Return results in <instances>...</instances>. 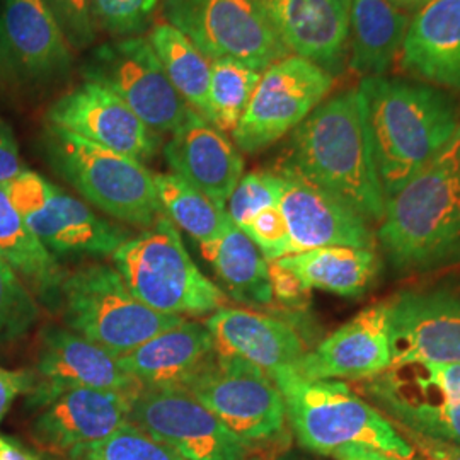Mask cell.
I'll return each instance as SVG.
<instances>
[{
  "label": "cell",
  "instance_id": "1",
  "mask_svg": "<svg viewBox=\"0 0 460 460\" xmlns=\"http://www.w3.org/2000/svg\"><path fill=\"white\" fill-rule=\"evenodd\" d=\"M384 197L433 163L460 127L456 99L427 83L367 77L358 85Z\"/></svg>",
  "mask_w": 460,
  "mask_h": 460
},
{
  "label": "cell",
  "instance_id": "2",
  "mask_svg": "<svg viewBox=\"0 0 460 460\" xmlns=\"http://www.w3.org/2000/svg\"><path fill=\"white\" fill-rule=\"evenodd\" d=\"M380 224L385 197L378 180L358 87L324 99L290 135L281 164Z\"/></svg>",
  "mask_w": 460,
  "mask_h": 460
},
{
  "label": "cell",
  "instance_id": "3",
  "mask_svg": "<svg viewBox=\"0 0 460 460\" xmlns=\"http://www.w3.org/2000/svg\"><path fill=\"white\" fill-rule=\"evenodd\" d=\"M376 237L397 271L460 263V127L433 163L385 199Z\"/></svg>",
  "mask_w": 460,
  "mask_h": 460
},
{
  "label": "cell",
  "instance_id": "4",
  "mask_svg": "<svg viewBox=\"0 0 460 460\" xmlns=\"http://www.w3.org/2000/svg\"><path fill=\"white\" fill-rule=\"evenodd\" d=\"M283 395L287 421L304 448L332 456L348 444H363L397 460H414L416 450L385 418L343 380H313L296 370L271 376Z\"/></svg>",
  "mask_w": 460,
  "mask_h": 460
},
{
  "label": "cell",
  "instance_id": "5",
  "mask_svg": "<svg viewBox=\"0 0 460 460\" xmlns=\"http://www.w3.org/2000/svg\"><path fill=\"white\" fill-rule=\"evenodd\" d=\"M111 256L133 296L155 313L182 317L226 307L227 296L199 271L165 215L140 235L128 237Z\"/></svg>",
  "mask_w": 460,
  "mask_h": 460
},
{
  "label": "cell",
  "instance_id": "6",
  "mask_svg": "<svg viewBox=\"0 0 460 460\" xmlns=\"http://www.w3.org/2000/svg\"><path fill=\"white\" fill-rule=\"evenodd\" d=\"M45 142L57 172L101 212L140 229L164 217L154 174L140 161L49 123Z\"/></svg>",
  "mask_w": 460,
  "mask_h": 460
},
{
  "label": "cell",
  "instance_id": "7",
  "mask_svg": "<svg viewBox=\"0 0 460 460\" xmlns=\"http://www.w3.org/2000/svg\"><path fill=\"white\" fill-rule=\"evenodd\" d=\"M60 300L66 328L118 358L184 321L148 309L110 264H87L66 275Z\"/></svg>",
  "mask_w": 460,
  "mask_h": 460
},
{
  "label": "cell",
  "instance_id": "8",
  "mask_svg": "<svg viewBox=\"0 0 460 460\" xmlns=\"http://www.w3.org/2000/svg\"><path fill=\"white\" fill-rule=\"evenodd\" d=\"M357 389L395 428L460 445V363H397Z\"/></svg>",
  "mask_w": 460,
  "mask_h": 460
},
{
  "label": "cell",
  "instance_id": "9",
  "mask_svg": "<svg viewBox=\"0 0 460 460\" xmlns=\"http://www.w3.org/2000/svg\"><path fill=\"white\" fill-rule=\"evenodd\" d=\"M164 17L210 62L232 58L266 70L290 55L256 0H165Z\"/></svg>",
  "mask_w": 460,
  "mask_h": 460
},
{
  "label": "cell",
  "instance_id": "10",
  "mask_svg": "<svg viewBox=\"0 0 460 460\" xmlns=\"http://www.w3.org/2000/svg\"><path fill=\"white\" fill-rule=\"evenodd\" d=\"M184 389L249 447L285 437L287 412L279 385L244 358L217 353Z\"/></svg>",
  "mask_w": 460,
  "mask_h": 460
},
{
  "label": "cell",
  "instance_id": "11",
  "mask_svg": "<svg viewBox=\"0 0 460 460\" xmlns=\"http://www.w3.org/2000/svg\"><path fill=\"white\" fill-rule=\"evenodd\" d=\"M19 214L55 258L111 256L128 232L94 214L34 171L24 169L5 186Z\"/></svg>",
  "mask_w": 460,
  "mask_h": 460
},
{
  "label": "cell",
  "instance_id": "12",
  "mask_svg": "<svg viewBox=\"0 0 460 460\" xmlns=\"http://www.w3.org/2000/svg\"><path fill=\"white\" fill-rule=\"evenodd\" d=\"M83 75L123 99L155 133L174 132L191 110L144 38L130 36L99 45L84 64Z\"/></svg>",
  "mask_w": 460,
  "mask_h": 460
},
{
  "label": "cell",
  "instance_id": "13",
  "mask_svg": "<svg viewBox=\"0 0 460 460\" xmlns=\"http://www.w3.org/2000/svg\"><path fill=\"white\" fill-rule=\"evenodd\" d=\"M332 87L334 75L296 55L268 66L232 132L234 146L244 154L271 147L328 99Z\"/></svg>",
  "mask_w": 460,
  "mask_h": 460
},
{
  "label": "cell",
  "instance_id": "14",
  "mask_svg": "<svg viewBox=\"0 0 460 460\" xmlns=\"http://www.w3.org/2000/svg\"><path fill=\"white\" fill-rule=\"evenodd\" d=\"M128 421L186 460H244L251 448L184 387H140Z\"/></svg>",
  "mask_w": 460,
  "mask_h": 460
},
{
  "label": "cell",
  "instance_id": "15",
  "mask_svg": "<svg viewBox=\"0 0 460 460\" xmlns=\"http://www.w3.org/2000/svg\"><path fill=\"white\" fill-rule=\"evenodd\" d=\"M33 385L28 393L36 408L74 389L137 393L140 384L125 372L119 358L68 328L49 326L40 340Z\"/></svg>",
  "mask_w": 460,
  "mask_h": 460
},
{
  "label": "cell",
  "instance_id": "16",
  "mask_svg": "<svg viewBox=\"0 0 460 460\" xmlns=\"http://www.w3.org/2000/svg\"><path fill=\"white\" fill-rule=\"evenodd\" d=\"M47 119L49 125L140 163L152 159L161 147L159 133L150 130L123 99L91 81L57 99Z\"/></svg>",
  "mask_w": 460,
  "mask_h": 460
},
{
  "label": "cell",
  "instance_id": "17",
  "mask_svg": "<svg viewBox=\"0 0 460 460\" xmlns=\"http://www.w3.org/2000/svg\"><path fill=\"white\" fill-rule=\"evenodd\" d=\"M387 302L393 365L460 363L459 290H404Z\"/></svg>",
  "mask_w": 460,
  "mask_h": 460
},
{
  "label": "cell",
  "instance_id": "18",
  "mask_svg": "<svg viewBox=\"0 0 460 460\" xmlns=\"http://www.w3.org/2000/svg\"><path fill=\"white\" fill-rule=\"evenodd\" d=\"M277 171L283 180L279 208L288 226L294 254L317 247H377L372 224L345 201L283 165Z\"/></svg>",
  "mask_w": 460,
  "mask_h": 460
},
{
  "label": "cell",
  "instance_id": "19",
  "mask_svg": "<svg viewBox=\"0 0 460 460\" xmlns=\"http://www.w3.org/2000/svg\"><path fill=\"white\" fill-rule=\"evenodd\" d=\"M391 367L389 302H378L307 349L296 372L313 380L363 382Z\"/></svg>",
  "mask_w": 460,
  "mask_h": 460
},
{
  "label": "cell",
  "instance_id": "20",
  "mask_svg": "<svg viewBox=\"0 0 460 460\" xmlns=\"http://www.w3.org/2000/svg\"><path fill=\"white\" fill-rule=\"evenodd\" d=\"M288 51L331 75L345 68L349 0H256Z\"/></svg>",
  "mask_w": 460,
  "mask_h": 460
},
{
  "label": "cell",
  "instance_id": "21",
  "mask_svg": "<svg viewBox=\"0 0 460 460\" xmlns=\"http://www.w3.org/2000/svg\"><path fill=\"white\" fill-rule=\"evenodd\" d=\"M137 393L104 389L64 393L43 406L34 421V438L55 454H70L84 445L101 442L128 421Z\"/></svg>",
  "mask_w": 460,
  "mask_h": 460
},
{
  "label": "cell",
  "instance_id": "22",
  "mask_svg": "<svg viewBox=\"0 0 460 460\" xmlns=\"http://www.w3.org/2000/svg\"><path fill=\"white\" fill-rule=\"evenodd\" d=\"M72 51L45 0H5L0 16V57L21 77L49 83L68 74Z\"/></svg>",
  "mask_w": 460,
  "mask_h": 460
},
{
  "label": "cell",
  "instance_id": "23",
  "mask_svg": "<svg viewBox=\"0 0 460 460\" xmlns=\"http://www.w3.org/2000/svg\"><path fill=\"white\" fill-rule=\"evenodd\" d=\"M164 157L174 174L222 207L244 174L239 148L195 110L172 132Z\"/></svg>",
  "mask_w": 460,
  "mask_h": 460
},
{
  "label": "cell",
  "instance_id": "24",
  "mask_svg": "<svg viewBox=\"0 0 460 460\" xmlns=\"http://www.w3.org/2000/svg\"><path fill=\"white\" fill-rule=\"evenodd\" d=\"M203 324L214 338L217 353L244 358L270 377L281 370H296L307 353L296 329L268 314L226 305Z\"/></svg>",
  "mask_w": 460,
  "mask_h": 460
},
{
  "label": "cell",
  "instance_id": "25",
  "mask_svg": "<svg viewBox=\"0 0 460 460\" xmlns=\"http://www.w3.org/2000/svg\"><path fill=\"white\" fill-rule=\"evenodd\" d=\"M399 57L412 77L460 93V0H429L420 7Z\"/></svg>",
  "mask_w": 460,
  "mask_h": 460
},
{
  "label": "cell",
  "instance_id": "26",
  "mask_svg": "<svg viewBox=\"0 0 460 460\" xmlns=\"http://www.w3.org/2000/svg\"><path fill=\"white\" fill-rule=\"evenodd\" d=\"M215 355L207 326L184 319L119 357V363L142 387H186Z\"/></svg>",
  "mask_w": 460,
  "mask_h": 460
},
{
  "label": "cell",
  "instance_id": "27",
  "mask_svg": "<svg viewBox=\"0 0 460 460\" xmlns=\"http://www.w3.org/2000/svg\"><path fill=\"white\" fill-rule=\"evenodd\" d=\"M410 17L391 0H349V68L380 77L394 64Z\"/></svg>",
  "mask_w": 460,
  "mask_h": 460
},
{
  "label": "cell",
  "instance_id": "28",
  "mask_svg": "<svg viewBox=\"0 0 460 460\" xmlns=\"http://www.w3.org/2000/svg\"><path fill=\"white\" fill-rule=\"evenodd\" d=\"M275 261L292 270L309 290L341 296L367 294L380 270L377 251L362 247H317Z\"/></svg>",
  "mask_w": 460,
  "mask_h": 460
},
{
  "label": "cell",
  "instance_id": "29",
  "mask_svg": "<svg viewBox=\"0 0 460 460\" xmlns=\"http://www.w3.org/2000/svg\"><path fill=\"white\" fill-rule=\"evenodd\" d=\"M199 247L232 298L254 307L275 302L263 252L230 218L215 241Z\"/></svg>",
  "mask_w": 460,
  "mask_h": 460
},
{
  "label": "cell",
  "instance_id": "30",
  "mask_svg": "<svg viewBox=\"0 0 460 460\" xmlns=\"http://www.w3.org/2000/svg\"><path fill=\"white\" fill-rule=\"evenodd\" d=\"M0 256L31 294L45 300L60 298L66 273L28 227L5 186H0Z\"/></svg>",
  "mask_w": 460,
  "mask_h": 460
},
{
  "label": "cell",
  "instance_id": "31",
  "mask_svg": "<svg viewBox=\"0 0 460 460\" xmlns=\"http://www.w3.org/2000/svg\"><path fill=\"white\" fill-rule=\"evenodd\" d=\"M167 79L186 104L208 121L212 64L191 40L171 24H157L147 38Z\"/></svg>",
  "mask_w": 460,
  "mask_h": 460
},
{
  "label": "cell",
  "instance_id": "32",
  "mask_svg": "<svg viewBox=\"0 0 460 460\" xmlns=\"http://www.w3.org/2000/svg\"><path fill=\"white\" fill-rule=\"evenodd\" d=\"M154 182L165 217L199 246L215 241L229 222L226 207L217 205L178 174H154Z\"/></svg>",
  "mask_w": 460,
  "mask_h": 460
},
{
  "label": "cell",
  "instance_id": "33",
  "mask_svg": "<svg viewBox=\"0 0 460 460\" xmlns=\"http://www.w3.org/2000/svg\"><path fill=\"white\" fill-rule=\"evenodd\" d=\"M263 72L232 58L214 60L208 89V121L215 128L224 133L235 130Z\"/></svg>",
  "mask_w": 460,
  "mask_h": 460
},
{
  "label": "cell",
  "instance_id": "34",
  "mask_svg": "<svg viewBox=\"0 0 460 460\" xmlns=\"http://www.w3.org/2000/svg\"><path fill=\"white\" fill-rule=\"evenodd\" d=\"M70 457L74 460H186L130 421L101 442L72 450Z\"/></svg>",
  "mask_w": 460,
  "mask_h": 460
},
{
  "label": "cell",
  "instance_id": "35",
  "mask_svg": "<svg viewBox=\"0 0 460 460\" xmlns=\"http://www.w3.org/2000/svg\"><path fill=\"white\" fill-rule=\"evenodd\" d=\"M31 290L0 256V348L22 338L38 321Z\"/></svg>",
  "mask_w": 460,
  "mask_h": 460
},
{
  "label": "cell",
  "instance_id": "36",
  "mask_svg": "<svg viewBox=\"0 0 460 460\" xmlns=\"http://www.w3.org/2000/svg\"><path fill=\"white\" fill-rule=\"evenodd\" d=\"M281 190L283 180L277 169L251 171L243 174V178L234 188L226 203V212L230 220L244 232L249 222L261 210L279 205Z\"/></svg>",
  "mask_w": 460,
  "mask_h": 460
},
{
  "label": "cell",
  "instance_id": "37",
  "mask_svg": "<svg viewBox=\"0 0 460 460\" xmlns=\"http://www.w3.org/2000/svg\"><path fill=\"white\" fill-rule=\"evenodd\" d=\"M159 0H91L99 31L130 38L147 28Z\"/></svg>",
  "mask_w": 460,
  "mask_h": 460
},
{
  "label": "cell",
  "instance_id": "38",
  "mask_svg": "<svg viewBox=\"0 0 460 460\" xmlns=\"http://www.w3.org/2000/svg\"><path fill=\"white\" fill-rule=\"evenodd\" d=\"M244 234L260 247L266 261H275L294 254L288 226L279 205L261 210L249 222Z\"/></svg>",
  "mask_w": 460,
  "mask_h": 460
},
{
  "label": "cell",
  "instance_id": "39",
  "mask_svg": "<svg viewBox=\"0 0 460 460\" xmlns=\"http://www.w3.org/2000/svg\"><path fill=\"white\" fill-rule=\"evenodd\" d=\"M72 49H89L98 38L91 0H45Z\"/></svg>",
  "mask_w": 460,
  "mask_h": 460
},
{
  "label": "cell",
  "instance_id": "40",
  "mask_svg": "<svg viewBox=\"0 0 460 460\" xmlns=\"http://www.w3.org/2000/svg\"><path fill=\"white\" fill-rule=\"evenodd\" d=\"M268 271H270V283L273 290V300H279V304H285L290 307L304 305L309 300L311 290L292 270L281 266L279 261H268Z\"/></svg>",
  "mask_w": 460,
  "mask_h": 460
},
{
  "label": "cell",
  "instance_id": "41",
  "mask_svg": "<svg viewBox=\"0 0 460 460\" xmlns=\"http://www.w3.org/2000/svg\"><path fill=\"white\" fill-rule=\"evenodd\" d=\"M399 433L412 445L416 450L414 460H460V445L447 444L412 433L406 428H397Z\"/></svg>",
  "mask_w": 460,
  "mask_h": 460
},
{
  "label": "cell",
  "instance_id": "42",
  "mask_svg": "<svg viewBox=\"0 0 460 460\" xmlns=\"http://www.w3.org/2000/svg\"><path fill=\"white\" fill-rule=\"evenodd\" d=\"M22 171L14 133L0 119V186L14 181Z\"/></svg>",
  "mask_w": 460,
  "mask_h": 460
},
{
  "label": "cell",
  "instance_id": "43",
  "mask_svg": "<svg viewBox=\"0 0 460 460\" xmlns=\"http://www.w3.org/2000/svg\"><path fill=\"white\" fill-rule=\"evenodd\" d=\"M33 385V376L22 370H7L0 367V421L13 406L17 395L28 394Z\"/></svg>",
  "mask_w": 460,
  "mask_h": 460
},
{
  "label": "cell",
  "instance_id": "44",
  "mask_svg": "<svg viewBox=\"0 0 460 460\" xmlns=\"http://www.w3.org/2000/svg\"><path fill=\"white\" fill-rule=\"evenodd\" d=\"M332 457L334 460H397L385 452L363 444L343 445L332 452Z\"/></svg>",
  "mask_w": 460,
  "mask_h": 460
},
{
  "label": "cell",
  "instance_id": "45",
  "mask_svg": "<svg viewBox=\"0 0 460 460\" xmlns=\"http://www.w3.org/2000/svg\"><path fill=\"white\" fill-rule=\"evenodd\" d=\"M0 460H38L24 447L0 437Z\"/></svg>",
  "mask_w": 460,
  "mask_h": 460
},
{
  "label": "cell",
  "instance_id": "46",
  "mask_svg": "<svg viewBox=\"0 0 460 460\" xmlns=\"http://www.w3.org/2000/svg\"><path fill=\"white\" fill-rule=\"evenodd\" d=\"M394 5H397L401 11H418L423 7L429 0H391Z\"/></svg>",
  "mask_w": 460,
  "mask_h": 460
},
{
  "label": "cell",
  "instance_id": "47",
  "mask_svg": "<svg viewBox=\"0 0 460 460\" xmlns=\"http://www.w3.org/2000/svg\"><path fill=\"white\" fill-rule=\"evenodd\" d=\"M244 460H270V459H264V457H249V456H247L246 459Z\"/></svg>",
  "mask_w": 460,
  "mask_h": 460
}]
</instances>
